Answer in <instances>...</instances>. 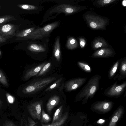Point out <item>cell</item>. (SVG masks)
I'll return each mask as SVG.
<instances>
[{
	"instance_id": "obj_15",
	"label": "cell",
	"mask_w": 126,
	"mask_h": 126,
	"mask_svg": "<svg viewBox=\"0 0 126 126\" xmlns=\"http://www.w3.org/2000/svg\"><path fill=\"white\" fill-rule=\"evenodd\" d=\"M53 55L57 60L59 61L60 60L61 56L59 37L57 38L55 42L53 50Z\"/></svg>"
},
{
	"instance_id": "obj_18",
	"label": "cell",
	"mask_w": 126,
	"mask_h": 126,
	"mask_svg": "<svg viewBox=\"0 0 126 126\" xmlns=\"http://www.w3.org/2000/svg\"><path fill=\"white\" fill-rule=\"evenodd\" d=\"M16 20L15 17L11 15H7L0 16V26L9 21Z\"/></svg>"
},
{
	"instance_id": "obj_31",
	"label": "cell",
	"mask_w": 126,
	"mask_h": 126,
	"mask_svg": "<svg viewBox=\"0 0 126 126\" xmlns=\"http://www.w3.org/2000/svg\"><path fill=\"white\" fill-rule=\"evenodd\" d=\"M3 126H18L13 122L11 121H6L3 124Z\"/></svg>"
},
{
	"instance_id": "obj_16",
	"label": "cell",
	"mask_w": 126,
	"mask_h": 126,
	"mask_svg": "<svg viewBox=\"0 0 126 126\" xmlns=\"http://www.w3.org/2000/svg\"><path fill=\"white\" fill-rule=\"evenodd\" d=\"M68 117V113L65 112L62 115L61 118L58 121L50 124L45 125L42 124V126H61L63 125L67 119Z\"/></svg>"
},
{
	"instance_id": "obj_36",
	"label": "cell",
	"mask_w": 126,
	"mask_h": 126,
	"mask_svg": "<svg viewBox=\"0 0 126 126\" xmlns=\"http://www.w3.org/2000/svg\"><path fill=\"white\" fill-rule=\"evenodd\" d=\"M80 44L81 46H84L85 45V43L84 41H81L80 42Z\"/></svg>"
},
{
	"instance_id": "obj_26",
	"label": "cell",
	"mask_w": 126,
	"mask_h": 126,
	"mask_svg": "<svg viewBox=\"0 0 126 126\" xmlns=\"http://www.w3.org/2000/svg\"><path fill=\"white\" fill-rule=\"evenodd\" d=\"M25 126H36L38 122H35L30 117H28L27 120H24Z\"/></svg>"
},
{
	"instance_id": "obj_30",
	"label": "cell",
	"mask_w": 126,
	"mask_h": 126,
	"mask_svg": "<svg viewBox=\"0 0 126 126\" xmlns=\"http://www.w3.org/2000/svg\"><path fill=\"white\" fill-rule=\"evenodd\" d=\"M6 95L8 102L10 103H13L14 101V97L8 93H6Z\"/></svg>"
},
{
	"instance_id": "obj_5",
	"label": "cell",
	"mask_w": 126,
	"mask_h": 126,
	"mask_svg": "<svg viewBox=\"0 0 126 126\" xmlns=\"http://www.w3.org/2000/svg\"><path fill=\"white\" fill-rule=\"evenodd\" d=\"M18 26L12 24H4L0 26V35L8 39L16 35Z\"/></svg>"
},
{
	"instance_id": "obj_28",
	"label": "cell",
	"mask_w": 126,
	"mask_h": 126,
	"mask_svg": "<svg viewBox=\"0 0 126 126\" xmlns=\"http://www.w3.org/2000/svg\"><path fill=\"white\" fill-rule=\"evenodd\" d=\"M78 63L79 66L83 70L87 72L91 71V69L89 66L88 65L83 63L79 62Z\"/></svg>"
},
{
	"instance_id": "obj_8",
	"label": "cell",
	"mask_w": 126,
	"mask_h": 126,
	"mask_svg": "<svg viewBox=\"0 0 126 126\" xmlns=\"http://www.w3.org/2000/svg\"><path fill=\"white\" fill-rule=\"evenodd\" d=\"M60 101V97L58 95H54L51 97L48 100L46 106L47 112L51 113L53 108L58 104Z\"/></svg>"
},
{
	"instance_id": "obj_24",
	"label": "cell",
	"mask_w": 126,
	"mask_h": 126,
	"mask_svg": "<svg viewBox=\"0 0 126 126\" xmlns=\"http://www.w3.org/2000/svg\"><path fill=\"white\" fill-rule=\"evenodd\" d=\"M51 66V63L50 62L46 63L38 74L37 76H40L44 75L48 70Z\"/></svg>"
},
{
	"instance_id": "obj_39",
	"label": "cell",
	"mask_w": 126,
	"mask_h": 126,
	"mask_svg": "<svg viewBox=\"0 0 126 126\" xmlns=\"http://www.w3.org/2000/svg\"><path fill=\"white\" fill-rule=\"evenodd\" d=\"M2 54V53L1 51L0 50V56Z\"/></svg>"
},
{
	"instance_id": "obj_22",
	"label": "cell",
	"mask_w": 126,
	"mask_h": 126,
	"mask_svg": "<svg viewBox=\"0 0 126 126\" xmlns=\"http://www.w3.org/2000/svg\"><path fill=\"white\" fill-rule=\"evenodd\" d=\"M63 79V78H61L56 80L53 83L47 88L45 90V92L50 91L57 87L60 84Z\"/></svg>"
},
{
	"instance_id": "obj_11",
	"label": "cell",
	"mask_w": 126,
	"mask_h": 126,
	"mask_svg": "<svg viewBox=\"0 0 126 126\" xmlns=\"http://www.w3.org/2000/svg\"><path fill=\"white\" fill-rule=\"evenodd\" d=\"M126 83L120 85L113 86L107 92V94L110 96L118 95L123 91L126 86Z\"/></svg>"
},
{
	"instance_id": "obj_20",
	"label": "cell",
	"mask_w": 126,
	"mask_h": 126,
	"mask_svg": "<svg viewBox=\"0 0 126 126\" xmlns=\"http://www.w3.org/2000/svg\"><path fill=\"white\" fill-rule=\"evenodd\" d=\"M77 44L76 40L73 37H70L68 39L66 47L68 49H72L76 47Z\"/></svg>"
},
{
	"instance_id": "obj_14",
	"label": "cell",
	"mask_w": 126,
	"mask_h": 126,
	"mask_svg": "<svg viewBox=\"0 0 126 126\" xmlns=\"http://www.w3.org/2000/svg\"><path fill=\"white\" fill-rule=\"evenodd\" d=\"M113 53L112 51L109 48H103L99 50L95 53L94 57H106L110 56Z\"/></svg>"
},
{
	"instance_id": "obj_6",
	"label": "cell",
	"mask_w": 126,
	"mask_h": 126,
	"mask_svg": "<svg viewBox=\"0 0 126 126\" xmlns=\"http://www.w3.org/2000/svg\"><path fill=\"white\" fill-rule=\"evenodd\" d=\"M85 80V78H78L70 80L65 84V90L69 92L76 89L81 85Z\"/></svg>"
},
{
	"instance_id": "obj_9",
	"label": "cell",
	"mask_w": 126,
	"mask_h": 126,
	"mask_svg": "<svg viewBox=\"0 0 126 126\" xmlns=\"http://www.w3.org/2000/svg\"><path fill=\"white\" fill-rule=\"evenodd\" d=\"M112 103L110 102H103L96 104L93 107L94 109L100 111L106 112L111 109Z\"/></svg>"
},
{
	"instance_id": "obj_2",
	"label": "cell",
	"mask_w": 126,
	"mask_h": 126,
	"mask_svg": "<svg viewBox=\"0 0 126 126\" xmlns=\"http://www.w3.org/2000/svg\"><path fill=\"white\" fill-rule=\"evenodd\" d=\"M59 22H56L48 24L42 28H38L35 29L30 34L21 40L39 39L48 36L52 31L57 27Z\"/></svg>"
},
{
	"instance_id": "obj_27",
	"label": "cell",
	"mask_w": 126,
	"mask_h": 126,
	"mask_svg": "<svg viewBox=\"0 0 126 126\" xmlns=\"http://www.w3.org/2000/svg\"><path fill=\"white\" fill-rule=\"evenodd\" d=\"M0 82L3 85L7 87L8 82L6 78L0 69Z\"/></svg>"
},
{
	"instance_id": "obj_1",
	"label": "cell",
	"mask_w": 126,
	"mask_h": 126,
	"mask_svg": "<svg viewBox=\"0 0 126 126\" xmlns=\"http://www.w3.org/2000/svg\"><path fill=\"white\" fill-rule=\"evenodd\" d=\"M56 78V77H53L37 79L25 87L22 90V92L27 94L35 93L45 88Z\"/></svg>"
},
{
	"instance_id": "obj_32",
	"label": "cell",
	"mask_w": 126,
	"mask_h": 126,
	"mask_svg": "<svg viewBox=\"0 0 126 126\" xmlns=\"http://www.w3.org/2000/svg\"><path fill=\"white\" fill-rule=\"evenodd\" d=\"M114 1L115 0H104L100 1V2H99L101 4L104 5L110 3Z\"/></svg>"
},
{
	"instance_id": "obj_4",
	"label": "cell",
	"mask_w": 126,
	"mask_h": 126,
	"mask_svg": "<svg viewBox=\"0 0 126 126\" xmlns=\"http://www.w3.org/2000/svg\"><path fill=\"white\" fill-rule=\"evenodd\" d=\"M42 104V100H40L32 102L28 106L27 109L28 112L34 119L41 120Z\"/></svg>"
},
{
	"instance_id": "obj_34",
	"label": "cell",
	"mask_w": 126,
	"mask_h": 126,
	"mask_svg": "<svg viewBox=\"0 0 126 126\" xmlns=\"http://www.w3.org/2000/svg\"><path fill=\"white\" fill-rule=\"evenodd\" d=\"M7 39H8L3 37L0 35V43H2L6 42Z\"/></svg>"
},
{
	"instance_id": "obj_25",
	"label": "cell",
	"mask_w": 126,
	"mask_h": 126,
	"mask_svg": "<svg viewBox=\"0 0 126 126\" xmlns=\"http://www.w3.org/2000/svg\"><path fill=\"white\" fill-rule=\"evenodd\" d=\"M106 44L105 41L102 39H98L95 41L94 43V47L97 48L106 46Z\"/></svg>"
},
{
	"instance_id": "obj_7",
	"label": "cell",
	"mask_w": 126,
	"mask_h": 126,
	"mask_svg": "<svg viewBox=\"0 0 126 126\" xmlns=\"http://www.w3.org/2000/svg\"><path fill=\"white\" fill-rule=\"evenodd\" d=\"M74 8L70 5L62 4L55 7L50 11V12L63 13L66 14H70L75 11Z\"/></svg>"
},
{
	"instance_id": "obj_38",
	"label": "cell",
	"mask_w": 126,
	"mask_h": 126,
	"mask_svg": "<svg viewBox=\"0 0 126 126\" xmlns=\"http://www.w3.org/2000/svg\"><path fill=\"white\" fill-rule=\"evenodd\" d=\"M2 104V103L0 98V109L1 107Z\"/></svg>"
},
{
	"instance_id": "obj_37",
	"label": "cell",
	"mask_w": 126,
	"mask_h": 126,
	"mask_svg": "<svg viewBox=\"0 0 126 126\" xmlns=\"http://www.w3.org/2000/svg\"><path fill=\"white\" fill-rule=\"evenodd\" d=\"M122 4L124 6H126V0H123L122 2Z\"/></svg>"
},
{
	"instance_id": "obj_3",
	"label": "cell",
	"mask_w": 126,
	"mask_h": 126,
	"mask_svg": "<svg viewBox=\"0 0 126 126\" xmlns=\"http://www.w3.org/2000/svg\"><path fill=\"white\" fill-rule=\"evenodd\" d=\"M99 78L98 77H94L90 80L85 88L80 93V97H85L86 100L93 95L97 87Z\"/></svg>"
},
{
	"instance_id": "obj_40",
	"label": "cell",
	"mask_w": 126,
	"mask_h": 126,
	"mask_svg": "<svg viewBox=\"0 0 126 126\" xmlns=\"http://www.w3.org/2000/svg\"><path fill=\"white\" fill-rule=\"evenodd\" d=\"M1 6L0 5V10L1 9Z\"/></svg>"
},
{
	"instance_id": "obj_33",
	"label": "cell",
	"mask_w": 126,
	"mask_h": 126,
	"mask_svg": "<svg viewBox=\"0 0 126 126\" xmlns=\"http://www.w3.org/2000/svg\"><path fill=\"white\" fill-rule=\"evenodd\" d=\"M126 62L124 63L121 67V70L122 71V72H123V73L125 72L126 73Z\"/></svg>"
},
{
	"instance_id": "obj_10",
	"label": "cell",
	"mask_w": 126,
	"mask_h": 126,
	"mask_svg": "<svg viewBox=\"0 0 126 126\" xmlns=\"http://www.w3.org/2000/svg\"><path fill=\"white\" fill-rule=\"evenodd\" d=\"M46 64L45 63H43L28 70L24 76V79L28 80L32 77L37 74Z\"/></svg>"
},
{
	"instance_id": "obj_21",
	"label": "cell",
	"mask_w": 126,
	"mask_h": 126,
	"mask_svg": "<svg viewBox=\"0 0 126 126\" xmlns=\"http://www.w3.org/2000/svg\"><path fill=\"white\" fill-rule=\"evenodd\" d=\"M51 120L50 117L43 110L41 112V123H47L51 121Z\"/></svg>"
},
{
	"instance_id": "obj_23",
	"label": "cell",
	"mask_w": 126,
	"mask_h": 126,
	"mask_svg": "<svg viewBox=\"0 0 126 126\" xmlns=\"http://www.w3.org/2000/svg\"><path fill=\"white\" fill-rule=\"evenodd\" d=\"M17 6L22 9L28 10H36L38 8L37 7L35 6L27 4H18Z\"/></svg>"
},
{
	"instance_id": "obj_12",
	"label": "cell",
	"mask_w": 126,
	"mask_h": 126,
	"mask_svg": "<svg viewBox=\"0 0 126 126\" xmlns=\"http://www.w3.org/2000/svg\"><path fill=\"white\" fill-rule=\"evenodd\" d=\"M123 112V109L122 108L118 109L112 118L108 126H115L116 122L122 116Z\"/></svg>"
},
{
	"instance_id": "obj_35",
	"label": "cell",
	"mask_w": 126,
	"mask_h": 126,
	"mask_svg": "<svg viewBox=\"0 0 126 126\" xmlns=\"http://www.w3.org/2000/svg\"><path fill=\"white\" fill-rule=\"evenodd\" d=\"M105 122V120L102 119H100L97 122V123H98L102 124L104 123Z\"/></svg>"
},
{
	"instance_id": "obj_17",
	"label": "cell",
	"mask_w": 126,
	"mask_h": 126,
	"mask_svg": "<svg viewBox=\"0 0 126 126\" xmlns=\"http://www.w3.org/2000/svg\"><path fill=\"white\" fill-rule=\"evenodd\" d=\"M28 50L35 52H41L45 51V48L42 46L33 44L30 45L27 47Z\"/></svg>"
},
{
	"instance_id": "obj_13",
	"label": "cell",
	"mask_w": 126,
	"mask_h": 126,
	"mask_svg": "<svg viewBox=\"0 0 126 126\" xmlns=\"http://www.w3.org/2000/svg\"><path fill=\"white\" fill-rule=\"evenodd\" d=\"M35 29L32 27L18 32L16 33L15 36L17 37L16 40H21L22 39L28 36Z\"/></svg>"
},
{
	"instance_id": "obj_29",
	"label": "cell",
	"mask_w": 126,
	"mask_h": 126,
	"mask_svg": "<svg viewBox=\"0 0 126 126\" xmlns=\"http://www.w3.org/2000/svg\"><path fill=\"white\" fill-rule=\"evenodd\" d=\"M118 65V62H117L115 64L110 72V76H112L114 74L116 71Z\"/></svg>"
},
{
	"instance_id": "obj_19",
	"label": "cell",
	"mask_w": 126,
	"mask_h": 126,
	"mask_svg": "<svg viewBox=\"0 0 126 126\" xmlns=\"http://www.w3.org/2000/svg\"><path fill=\"white\" fill-rule=\"evenodd\" d=\"M63 111V106L60 107L55 111L53 117L52 123L59 120L62 116Z\"/></svg>"
}]
</instances>
